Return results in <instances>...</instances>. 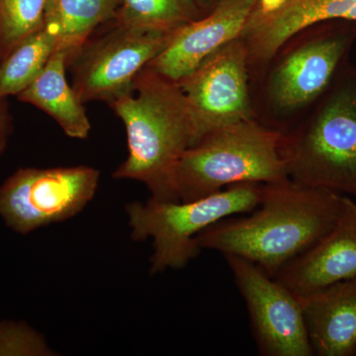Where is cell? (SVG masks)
I'll use <instances>...</instances> for the list:
<instances>
[{
	"label": "cell",
	"mask_w": 356,
	"mask_h": 356,
	"mask_svg": "<svg viewBox=\"0 0 356 356\" xmlns=\"http://www.w3.org/2000/svg\"><path fill=\"white\" fill-rule=\"evenodd\" d=\"M343 195L288 179L261 185V201L250 216L212 225L195 238L200 250L252 262L270 277L313 248L334 228Z\"/></svg>",
	"instance_id": "cell-1"
},
{
	"label": "cell",
	"mask_w": 356,
	"mask_h": 356,
	"mask_svg": "<svg viewBox=\"0 0 356 356\" xmlns=\"http://www.w3.org/2000/svg\"><path fill=\"white\" fill-rule=\"evenodd\" d=\"M13 133V122L9 114L7 97L0 95V156L6 152Z\"/></svg>",
	"instance_id": "cell-19"
},
{
	"label": "cell",
	"mask_w": 356,
	"mask_h": 356,
	"mask_svg": "<svg viewBox=\"0 0 356 356\" xmlns=\"http://www.w3.org/2000/svg\"><path fill=\"white\" fill-rule=\"evenodd\" d=\"M257 3V0H221L205 17L175 30L147 67L179 83L222 47L242 36Z\"/></svg>",
	"instance_id": "cell-10"
},
{
	"label": "cell",
	"mask_w": 356,
	"mask_h": 356,
	"mask_svg": "<svg viewBox=\"0 0 356 356\" xmlns=\"http://www.w3.org/2000/svg\"><path fill=\"white\" fill-rule=\"evenodd\" d=\"M355 34L353 30H331L292 51L271 79V95L275 104L282 109H297L324 95Z\"/></svg>",
	"instance_id": "cell-11"
},
{
	"label": "cell",
	"mask_w": 356,
	"mask_h": 356,
	"mask_svg": "<svg viewBox=\"0 0 356 356\" xmlns=\"http://www.w3.org/2000/svg\"><path fill=\"white\" fill-rule=\"evenodd\" d=\"M284 0H257L254 11L261 14L273 13L282 6Z\"/></svg>",
	"instance_id": "cell-20"
},
{
	"label": "cell",
	"mask_w": 356,
	"mask_h": 356,
	"mask_svg": "<svg viewBox=\"0 0 356 356\" xmlns=\"http://www.w3.org/2000/svg\"><path fill=\"white\" fill-rule=\"evenodd\" d=\"M274 280L296 297L356 280V202L350 196H343L341 214L327 235L283 267Z\"/></svg>",
	"instance_id": "cell-12"
},
{
	"label": "cell",
	"mask_w": 356,
	"mask_h": 356,
	"mask_svg": "<svg viewBox=\"0 0 356 356\" xmlns=\"http://www.w3.org/2000/svg\"><path fill=\"white\" fill-rule=\"evenodd\" d=\"M288 177L356 197V74L332 89L303 133L281 143Z\"/></svg>",
	"instance_id": "cell-5"
},
{
	"label": "cell",
	"mask_w": 356,
	"mask_h": 356,
	"mask_svg": "<svg viewBox=\"0 0 356 356\" xmlns=\"http://www.w3.org/2000/svg\"><path fill=\"white\" fill-rule=\"evenodd\" d=\"M110 105L125 126L129 149L113 177L139 180L156 200L177 201L173 173L192 146L191 115L179 86L147 67L132 92Z\"/></svg>",
	"instance_id": "cell-2"
},
{
	"label": "cell",
	"mask_w": 356,
	"mask_h": 356,
	"mask_svg": "<svg viewBox=\"0 0 356 356\" xmlns=\"http://www.w3.org/2000/svg\"><path fill=\"white\" fill-rule=\"evenodd\" d=\"M119 25L132 29L172 33L197 19L194 0H121Z\"/></svg>",
	"instance_id": "cell-17"
},
{
	"label": "cell",
	"mask_w": 356,
	"mask_h": 356,
	"mask_svg": "<svg viewBox=\"0 0 356 356\" xmlns=\"http://www.w3.org/2000/svg\"><path fill=\"white\" fill-rule=\"evenodd\" d=\"M247 58L245 44L236 39L177 83L191 115L192 146L219 129L252 120Z\"/></svg>",
	"instance_id": "cell-8"
},
{
	"label": "cell",
	"mask_w": 356,
	"mask_h": 356,
	"mask_svg": "<svg viewBox=\"0 0 356 356\" xmlns=\"http://www.w3.org/2000/svg\"><path fill=\"white\" fill-rule=\"evenodd\" d=\"M99 172L89 166L20 168L0 186V217L27 235L79 214L95 196Z\"/></svg>",
	"instance_id": "cell-6"
},
{
	"label": "cell",
	"mask_w": 356,
	"mask_h": 356,
	"mask_svg": "<svg viewBox=\"0 0 356 356\" xmlns=\"http://www.w3.org/2000/svg\"><path fill=\"white\" fill-rule=\"evenodd\" d=\"M48 0H0V62L44 27Z\"/></svg>",
	"instance_id": "cell-18"
},
{
	"label": "cell",
	"mask_w": 356,
	"mask_h": 356,
	"mask_svg": "<svg viewBox=\"0 0 356 356\" xmlns=\"http://www.w3.org/2000/svg\"><path fill=\"white\" fill-rule=\"evenodd\" d=\"M57 50V40L46 27L34 33L0 62V95H19L37 79Z\"/></svg>",
	"instance_id": "cell-16"
},
{
	"label": "cell",
	"mask_w": 356,
	"mask_h": 356,
	"mask_svg": "<svg viewBox=\"0 0 356 356\" xmlns=\"http://www.w3.org/2000/svg\"><path fill=\"white\" fill-rule=\"evenodd\" d=\"M121 0H48L44 27L57 40V50L76 56L102 23L117 14Z\"/></svg>",
	"instance_id": "cell-15"
},
{
	"label": "cell",
	"mask_w": 356,
	"mask_h": 356,
	"mask_svg": "<svg viewBox=\"0 0 356 356\" xmlns=\"http://www.w3.org/2000/svg\"><path fill=\"white\" fill-rule=\"evenodd\" d=\"M261 185L242 184L192 201H161L126 206L132 238H153L151 273L184 268L200 248L195 238L212 225L236 215L250 213L261 201Z\"/></svg>",
	"instance_id": "cell-4"
},
{
	"label": "cell",
	"mask_w": 356,
	"mask_h": 356,
	"mask_svg": "<svg viewBox=\"0 0 356 356\" xmlns=\"http://www.w3.org/2000/svg\"><path fill=\"white\" fill-rule=\"evenodd\" d=\"M297 298L314 355L356 356V280Z\"/></svg>",
	"instance_id": "cell-13"
},
{
	"label": "cell",
	"mask_w": 356,
	"mask_h": 356,
	"mask_svg": "<svg viewBox=\"0 0 356 356\" xmlns=\"http://www.w3.org/2000/svg\"><path fill=\"white\" fill-rule=\"evenodd\" d=\"M262 356H313L299 299L252 262L225 255Z\"/></svg>",
	"instance_id": "cell-7"
},
{
	"label": "cell",
	"mask_w": 356,
	"mask_h": 356,
	"mask_svg": "<svg viewBox=\"0 0 356 356\" xmlns=\"http://www.w3.org/2000/svg\"><path fill=\"white\" fill-rule=\"evenodd\" d=\"M67 51L56 50L41 74L18 95L54 119L72 139H88L91 125L83 103L67 79Z\"/></svg>",
	"instance_id": "cell-14"
},
{
	"label": "cell",
	"mask_w": 356,
	"mask_h": 356,
	"mask_svg": "<svg viewBox=\"0 0 356 356\" xmlns=\"http://www.w3.org/2000/svg\"><path fill=\"white\" fill-rule=\"evenodd\" d=\"M194 1L197 4L199 8L208 9L210 11L221 0H194Z\"/></svg>",
	"instance_id": "cell-21"
},
{
	"label": "cell",
	"mask_w": 356,
	"mask_h": 356,
	"mask_svg": "<svg viewBox=\"0 0 356 356\" xmlns=\"http://www.w3.org/2000/svg\"><path fill=\"white\" fill-rule=\"evenodd\" d=\"M282 136L252 120L219 129L182 154L173 173L177 201H192L242 184L288 179Z\"/></svg>",
	"instance_id": "cell-3"
},
{
	"label": "cell",
	"mask_w": 356,
	"mask_h": 356,
	"mask_svg": "<svg viewBox=\"0 0 356 356\" xmlns=\"http://www.w3.org/2000/svg\"><path fill=\"white\" fill-rule=\"evenodd\" d=\"M172 33L119 25L99 41L84 46L77 54L72 86L79 99L111 103L132 92L137 76L163 50Z\"/></svg>",
	"instance_id": "cell-9"
}]
</instances>
